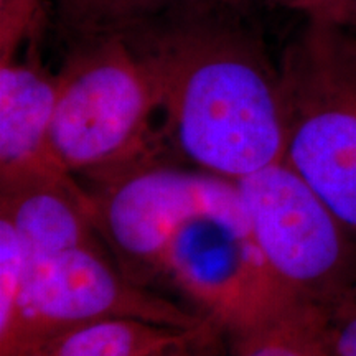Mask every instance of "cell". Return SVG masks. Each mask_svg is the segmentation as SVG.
<instances>
[{"mask_svg":"<svg viewBox=\"0 0 356 356\" xmlns=\"http://www.w3.org/2000/svg\"><path fill=\"white\" fill-rule=\"evenodd\" d=\"M241 13L208 0L124 38L157 88L162 139L233 181L280 162L286 145L279 63Z\"/></svg>","mask_w":356,"mask_h":356,"instance_id":"obj_1","label":"cell"},{"mask_svg":"<svg viewBox=\"0 0 356 356\" xmlns=\"http://www.w3.org/2000/svg\"><path fill=\"white\" fill-rule=\"evenodd\" d=\"M282 160L356 236V33L305 20L279 58Z\"/></svg>","mask_w":356,"mask_h":356,"instance_id":"obj_2","label":"cell"},{"mask_svg":"<svg viewBox=\"0 0 356 356\" xmlns=\"http://www.w3.org/2000/svg\"><path fill=\"white\" fill-rule=\"evenodd\" d=\"M157 88L124 38L71 43L58 71L51 145L74 177L101 180L157 157L162 134Z\"/></svg>","mask_w":356,"mask_h":356,"instance_id":"obj_3","label":"cell"},{"mask_svg":"<svg viewBox=\"0 0 356 356\" xmlns=\"http://www.w3.org/2000/svg\"><path fill=\"white\" fill-rule=\"evenodd\" d=\"M269 269L307 310H322L356 282V236L284 160L234 181Z\"/></svg>","mask_w":356,"mask_h":356,"instance_id":"obj_4","label":"cell"},{"mask_svg":"<svg viewBox=\"0 0 356 356\" xmlns=\"http://www.w3.org/2000/svg\"><path fill=\"white\" fill-rule=\"evenodd\" d=\"M159 275L231 338L304 309L267 266L243 207L204 210L181 222L163 249Z\"/></svg>","mask_w":356,"mask_h":356,"instance_id":"obj_5","label":"cell"},{"mask_svg":"<svg viewBox=\"0 0 356 356\" xmlns=\"http://www.w3.org/2000/svg\"><path fill=\"white\" fill-rule=\"evenodd\" d=\"M102 241L129 277L139 284L159 275L167 241L200 211L239 208L233 180L159 157L132 163L88 188Z\"/></svg>","mask_w":356,"mask_h":356,"instance_id":"obj_6","label":"cell"},{"mask_svg":"<svg viewBox=\"0 0 356 356\" xmlns=\"http://www.w3.org/2000/svg\"><path fill=\"white\" fill-rule=\"evenodd\" d=\"M101 320H136L177 330L215 327L203 315L129 277L106 243L99 241L50 259L26 261L22 323L0 356L38 333Z\"/></svg>","mask_w":356,"mask_h":356,"instance_id":"obj_7","label":"cell"},{"mask_svg":"<svg viewBox=\"0 0 356 356\" xmlns=\"http://www.w3.org/2000/svg\"><path fill=\"white\" fill-rule=\"evenodd\" d=\"M0 218L19 236L26 261L102 241L91 195L70 172L2 175Z\"/></svg>","mask_w":356,"mask_h":356,"instance_id":"obj_8","label":"cell"},{"mask_svg":"<svg viewBox=\"0 0 356 356\" xmlns=\"http://www.w3.org/2000/svg\"><path fill=\"white\" fill-rule=\"evenodd\" d=\"M58 73L44 66L38 38L0 60V177L68 172L51 145Z\"/></svg>","mask_w":356,"mask_h":356,"instance_id":"obj_9","label":"cell"},{"mask_svg":"<svg viewBox=\"0 0 356 356\" xmlns=\"http://www.w3.org/2000/svg\"><path fill=\"white\" fill-rule=\"evenodd\" d=\"M195 332L200 330H177L136 320H101L38 333L6 356H149Z\"/></svg>","mask_w":356,"mask_h":356,"instance_id":"obj_10","label":"cell"},{"mask_svg":"<svg viewBox=\"0 0 356 356\" xmlns=\"http://www.w3.org/2000/svg\"><path fill=\"white\" fill-rule=\"evenodd\" d=\"M208 0H50L55 26L70 43L126 38L181 8Z\"/></svg>","mask_w":356,"mask_h":356,"instance_id":"obj_11","label":"cell"},{"mask_svg":"<svg viewBox=\"0 0 356 356\" xmlns=\"http://www.w3.org/2000/svg\"><path fill=\"white\" fill-rule=\"evenodd\" d=\"M231 356H330L312 310L296 309L233 338Z\"/></svg>","mask_w":356,"mask_h":356,"instance_id":"obj_12","label":"cell"},{"mask_svg":"<svg viewBox=\"0 0 356 356\" xmlns=\"http://www.w3.org/2000/svg\"><path fill=\"white\" fill-rule=\"evenodd\" d=\"M25 287L24 248L12 226L0 218V350H6L19 332Z\"/></svg>","mask_w":356,"mask_h":356,"instance_id":"obj_13","label":"cell"},{"mask_svg":"<svg viewBox=\"0 0 356 356\" xmlns=\"http://www.w3.org/2000/svg\"><path fill=\"white\" fill-rule=\"evenodd\" d=\"M314 315L330 356H356V282Z\"/></svg>","mask_w":356,"mask_h":356,"instance_id":"obj_14","label":"cell"},{"mask_svg":"<svg viewBox=\"0 0 356 356\" xmlns=\"http://www.w3.org/2000/svg\"><path fill=\"white\" fill-rule=\"evenodd\" d=\"M44 0H0V60L40 38Z\"/></svg>","mask_w":356,"mask_h":356,"instance_id":"obj_15","label":"cell"},{"mask_svg":"<svg viewBox=\"0 0 356 356\" xmlns=\"http://www.w3.org/2000/svg\"><path fill=\"white\" fill-rule=\"evenodd\" d=\"M279 6L302 13L305 20L356 30V0H279Z\"/></svg>","mask_w":356,"mask_h":356,"instance_id":"obj_16","label":"cell"},{"mask_svg":"<svg viewBox=\"0 0 356 356\" xmlns=\"http://www.w3.org/2000/svg\"><path fill=\"white\" fill-rule=\"evenodd\" d=\"M213 327L203 328V330L191 333V335L181 338L175 343L163 346L149 356H204L203 348L207 343V338L211 335Z\"/></svg>","mask_w":356,"mask_h":356,"instance_id":"obj_17","label":"cell"},{"mask_svg":"<svg viewBox=\"0 0 356 356\" xmlns=\"http://www.w3.org/2000/svg\"><path fill=\"white\" fill-rule=\"evenodd\" d=\"M222 2L229 3L239 10H246L251 7H259V6H279V0H222Z\"/></svg>","mask_w":356,"mask_h":356,"instance_id":"obj_18","label":"cell"}]
</instances>
